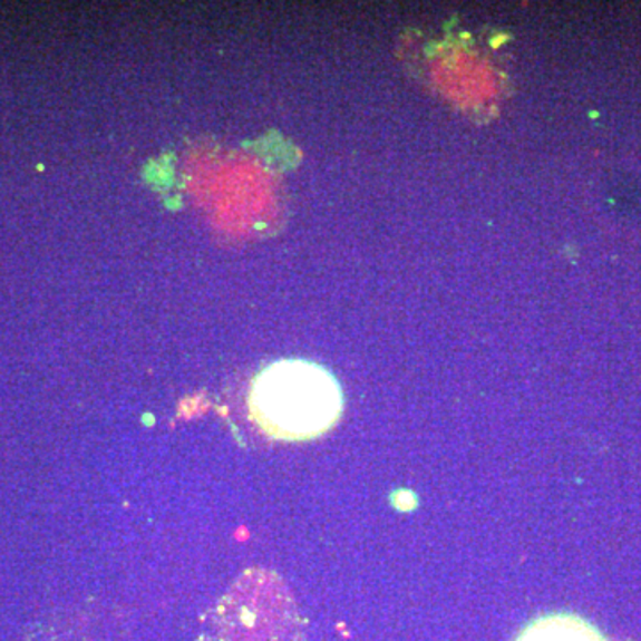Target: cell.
<instances>
[{
    "instance_id": "obj_1",
    "label": "cell",
    "mask_w": 641,
    "mask_h": 641,
    "mask_svg": "<svg viewBox=\"0 0 641 641\" xmlns=\"http://www.w3.org/2000/svg\"><path fill=\"white\" fill-rule=\"evenodd\" d=\"M250 416L262 434L282 443H307L328 434L341 419V383L321 363L283 359L252 381Z\"/></svg>"
},
{
    "instance_id": "obj_2",
    "label": "cell",
    "mask_w": 641,
    "mask_h": 641,
    "mask_svg": "<svg viewBox=\"0 0 641 641\" xmlns=\"http://www.w3.org/2000/svg\"><path fill=\"white\" fill-rule=\"evenodd\" d=\"M217 641H298V613L273 572L252 569L235 581L216 610Z\"/></svg>"
},
{
    "instance_id": "obj_3",
    "label": "cell",
    "mask_w": 641,
    "mask_h": 641,
    "mask_svg": "<svg viewBox=\"0 0 641 641\" xmlns=\"http://www.w3.org/2000/svg\"><path fill=\"white\" fill-rule=\"evenodd\" d=\"M513 641H610L601 629L575 613L556 611L530 620Z\"/></svg>"
}]
</instances>
